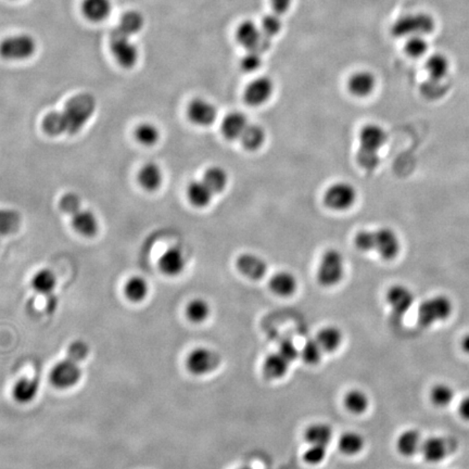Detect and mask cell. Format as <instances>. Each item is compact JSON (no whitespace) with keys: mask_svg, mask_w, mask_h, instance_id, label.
I'll list each match as a JSON object with an SVG mask.
<instances>
[{"mask_svg":"<svg viewBox=\"0 0 469 469\" xmlns=\"http://www.w3.org/2000/svg\"><path fill=\"white\" fill-rule=\"evenodd\" d=\"M74 230L84 237H94L99 230V223L96 215L90 210L80 209L72 215Z\"/></svg>","mask_w":469,"mask_h":469,"instance_id":"603a6c76","label":"cell"},{"mask_svg":"<svg viewBox=\"0 0 469 469\" xmlns=\"http://www.w3.org/2000/svg\"><path fill=\"white\" fill-rule=\"evenodd\" d=\"M236 38L246 50H257L264 53L269 48L271 38L265 36L261 31L260 24L256 22H242L236 30Z\"/></svg>","mask_w":469,"mask_h":469,"instance_id":"7c38bea8","label":"cell"},{"mask_svg":"<svg viewBox=\"0 0 469 469\" xmlns=\"http://www.w3.org/2000/svg\"><path fill=\"white\" fill-rule=\"evenodd\" d=\"M187 117L189 121L198 126H210L217 120V110L209 100L205 98H195L187 107Z\"/></svg>","mask_w":469,"mask_h":469,"instance_id":"2e32d148","label":"cell"},{"mask_svg":"<svg viewBox=\"0 0 469 469\" xmlns=\"http://www.w3.org/2000/svg\"><path fill=\"white\" fill-rule=\"evenodd\" d=\"M458 414L460 419L469 423V394L463 397L462 400L458 402Z\"/></svg>","mask_w":469,"mask_h":469,"instance_id":"db71d44e","label":"cell"},{"mask_svg":"<svg viewBox=\"0 0 469 469\" xmlns=\"http://www.w3.org/2000/svg\"><path fill=\"white\" fill-rule=\"evenodd\" d=\"M365 446V440L361 433L355 431H347L343 433L339 439L338 448L341 453L347 456L357 455L361 453Z\"/></svg>","mask_w":469,"mask_h":469,"instance_id":"d590c367","label":"cell"},{"mask_svg":"<svg viewBox=\"0 0 469 469\" xmlns=\"http://www.w3.org/2000/svg\"><path fill=\"white\" fill-rule=\"evenodd\" d=\"M211 313L210 304L203 298L191 300L186 306V316L191 323L201 324L207 320Z\"/></svg>","mask_w":469,"mask_h":469,"instance_id":"f35d334b","label":"cell"},{"mask_svg":"<svg viewBox=\"0 0 469 469\" xmlns=\"http://www.w3.org/2000/svg\"><path fill=\"white\" fill-rule=\"evenodd\" d=\"M458 448V442L448 436H431L424 439L421 454L425 462L439 464L450 458Z\"/></svg>","mask_w":469,"mask_h":469,"instance_id":"ba28073f","label":"cell"},{"mask_svg":"<svg viewBox=\"0 0 469 469\" xmlns=\"http://www.w3.org/2000/svg\"><path fill=\"white\" fill-rule=\"evenodd\" d=\"M269 289L279 297H290L297 291V277L291 271H277L269 281Z\"/></svg>","mask_w":469,"mask_h":469,"instance_id":"7402d4cb","label":"cell"},{"mask_svg":"<svg viewBox=\"0 0 469 469\" xmlns=\"http://www.w3.org/2000/svg\"><path fill=\"white\" fill-rule=\"evenodd\" d=\"M333 428L328 424L316 423L306 428L304 437L308 444L327 446L333 439Z\"/></svg>","mask_w":469,"mask_h":469,"instance_id":"e575fe53","label":"cell"},{"mask_svg":"<svg viewBox=\"0 0 469 469\" xmlns=\"http://www.w3.org/2000/svg\"><path fill=\"white\" fill-rule=\"evenodd\" d=\"M275 85L269 76H259L247 85L244 99L248 106L260 107L271 99Z\"/></svg>","mask_w":469,"mask_h":469,"instance_id":"5bb4252c","label":"cell"},{"mask_svg":"<svg viewBox=\"0 0 469 469\" xmlns=\"http://www.w3.org/2000/svg\"><path fill=\"white\" fill-rule=\"evenodd\" d=\"M327 455V446H316V444H310L306 451H304L303 460L308 465L322 464Z\"/></svg>","mask_w":469,"mask_h":469,"instance_id":"7dc6e473","label":"cell"},{"mask_svg":"<svg viewBox=\"0 0 469 469\" xmlns=\"http://www.w3.org/2000/svg\"><path fill=\"white\" fill-rule=\"evenodd\" d=\"M423 441V437L419 430L409 428L402 431L397 438V451L403 458H412L417 453H421Z\"/></svg>","mask_w":469,"mask_h":469,"instance_id":"ffe728a7","label":"cell"},{"mask_svg":"<svg viewBox=\"0 0 469 469\" xmlns=\"http://www.w3.org/2000/svg\"><path fill=\"white\" fill-rule=\"evenodd\" d=\"M262 53L257 50H247L240 60V68L247 73H252L262 67Z\"/></svg>","mask_w":469,"mask_h":469,"instance_id":"bcb514c9","label":"cell"},{"mask_svg":"<svg viewBox=\"0 0 469 469\" xmlns=\"http://www.w3.org/2000/svg\"><path fill=\"white\" fill-rule=\"evenodd\" d=\"M279 352L284 357H285V359H287L290 363L296 361V360L300 357L299 350L297 349L295 343L290 340L283 341V343H281V345H279Z\"/></svg>","mask_w":469,"mask_h":469,"instance_id":"f907efd6","label":"cell"},{"mask_svg":"<svg viewBox=\"0 0 469 469\" xmlns=\"http://www.w3.org/2000/svg\"><path fill=\"white\" fill-rule=\"evenodd\" d=\"M31 284H32L33 289L37 293L47 296L50 295L51 292L55 290V285H57V279H55L53 271H51L50 269H44L35 274Z\"/></svg>","mask_w":469,"mask_h":469,"instance_id":"8d00e7d4","label":"cell"},{"mask_svg":"<svg viewBox=\"0 0 469 469\" xmlns=\"http://www.w3.org/2000/svg\"><path fill=\"white\" fill-rule=\"evenodd\" d=\"M131 37L117 28L110 34V49L115 61L125 69H131L139 61V49L131 42Z\"/></svg>","mask_w":469,"mask_h":469,"instance_id":"9c48e42d","label":"cell"},{"mask_svg":"<svg viewBox=\"0 0 469 469\" xmlns=\"http://www.w3.org/2000/svg\"><path fill=\"white\" fill-rule=\"evenodd\" d=\"M283 26L281 16L273 11H271V14H265L261 20V31L269 38L277 36L283 30Z\"/></svg>","mask_w":469,"mask_h":469,"instance_id":"7bdbcfd3","label":"cell"},{"mask_svg":"<svg viewBox=\"0 0 469 469\" xmlns=\"http://www.w3.org/2000/svg\"><path fill=\"white\" fill-rule=\"evenodd\" d=\"M135 139L144 146H153L160 139V131L151 123H141L136 127Z\"/></svg>","mask_w":469,"mask_h":469,"instance_id":"b9f144b4","label":"cell"},{"mask_svg":"<svg viewBox=\"0 0 469 469\" xmlns=\"http://www.w3.org/2000/svg\"><path fill=\"white\" fill-rule=\"evenodd\" d=\"M144 24H145V18H144L143 14L131 10V11L123 14L117 28L129 36H133L143 30Z\"/></svg>","mask_w":469,"mask_h":469,"instance_id":"74e56055","label":"cell"},{"mask_svg":"<svg viewBox=\"0 0 469 469\" xmlns=\"http://www.w3.org/2000/svg\"><path fill=\"white\" fill-rule=\"evenodd\" d=\"M82 378V370L76 362L70 359L58 362L50 374L49 379L51 384L58 389H69L76 386Z\"/></svg>","mask_w":469,"mask_h":469,"instance_id":"4fadbf2b","label":"cell"},{"mask_svg":"<svg viewBox=\"0 0 469 469\" xmlns=\"http://www.w3.org/2000/svg\"><path fill=\"white\" fill-rule=\"evenodd\" d=\"M250 123H249L248 117L244 113L238 112V111L228 113L222 121V135L227 141H239L244 129Z\"/></svg>","mask_w":469,"mask_h":469,"instance_id":"44dd1931","label":"cell"},{"mask_svg":"<svg viewBox=\"0 0 469 469\" xmlns=\"http://www.w3.org/2000/svg\"><path fill=\"white\" fill-rule=\"evenodd\" d=\"M36 49L34 37L28 34L14 35L0 42V57L9 61L26 60L35 55Z\"/></svg>","mask_w":469,"mask_h":469,"instance_id":"52a82bcc","label":"cell"},{"mask_svg":"<svg viewBox=\"0 0 469 469\" xmlns=\"http://www.w3.org/2000/svg\"><path fill=\"white\" fill-rule=\"evenodd\" d=\"M323 349L316 339H311L304 343L300 351V357L308 365H316L322 360Z\"/></svg>","mask_w":469,"mask_h":469,"instance_id":"ee69618b","label":"cell"},{"mask_svg":"<svg viewBox=\"0 0 469 469\" xmlns=\"http://www.w3.org/2000/svg\"><path fill=\"white\" fill-rule=\"evenodd\" d=\"M186 266V258L182 249L171 247L162 254L159 260V267L166 276H178Z\"/></svg>","mask_w":469,"mask_h":469,"instance_id":"d6986e66","label":"cell"},{"mask_svg":"<svg viewBox=\"0 0 469 469\" xmlns=\"http://www.w3.org/2000/svg\"><path fill=\"white\" fill-rule=\"evenodd\" d=\"M265 139H266V134L264 129L261 125L252 123L244 129L239 141L244 149L248 151H257L264 145Z\"/></svg>","mask_w":469,"mask_h":469,"instance_id":"1f68e13d","label":"cell"},{"mask_svg":"<svg viewBox=\"0 0 469 469\" xmlns=\"http://www.w3.org/2000/svg\"><path fill=\"white\" fill-rule=\"evenodd\" d=\"M376 83L377 81L372 72L362 70V71L355 72L350 76L349 81H347V90L355 97L365 98L375 90Z\"/></svg>","mask_w":469,"mask_h":469,"instance_id":"ac0fdd59","label":"cell"},{"mask_svg":"<svg viewBox=\"0 0 469 469\" xmlns=\"http://www.w3.org/2000/svg\"><path fill=\"white\" fill-rule=\"evenodd\" d=\"M290 362L283 357L279 351L265 357L263 362V375L269 380H277L283 378L289 370Z\"/></svg>","mask_w":469,"mask_h":469,"instance_id":"cb8c5ba5","label":"cell"},{"mask_svg":"<svg viewBox=\"0 0 469 469\" xmlns=\"http://www.w3.org/2000/svg\"><path fill=\"white\" fill-rule=\"evenodd\" d=\"M460 347L464 353L469 355V333L465 334L460 339Z\"/></svg>","mask_w":469,"mask_h":469,"instance_id":"11a10c76","label":"cell"},{"mask_svg":"<svg viewBox=\"0 0 469 469\" xmlns=\"http://www.w3.org/2000/svg\"><path fill=\"white\" fill-rule=\"evenodd\" d=\"M236 265L238 271L250 281H260L267 271L266 262L254 253H242L238 257Z\"/></svg>","mask_w":469,"mask_h":469,"instance_id":"e0dca14e","label":"cell"},{"mask_svg":"<svg viewBox=\"0 0 469 469\" xmlns=\"http://www.w3.org/2000/svg\"><path fill=\"white\" fill-rule=\"evenodd\" d=\"M357 191L347 182H336L325 190L323 201L333 211H347L357 203Z\"/></svg>","mask_w":469,"mask_h":469,"instance_id":"30bf717a","label":"cell"},{"mask_svg":"<svg viewBox=\"0 0 469 469\" xmlns=\"http://www.w3.org/2000/svg\"><path fill=\"white\" fill-rule=\"evenodd\" d=\"M414 300V293L406 286L394 285L387 290V303L398 318H402L411 310Z\"/></svg>","mask_w":469,"mask_h":469,"instance_id":"9a60e30c","label":"cell"},{"mask_svg":"<svg viewBox=\"0 0 469 469\" xmlns=\"http://www.w3.org/2000/svg\"><path fill=\"white\" fill-rule=\"evenodd\" d=\"M360 148L357 150V163L366 171H374L380 163L379 151L386 144L388 136L380 125L368 123L362 127L359 134Z\"/></svg>","mask_w":469,"mask_h":469,"instance_id":"3957f363","label":"cell"},{"mask_svg":"<svg viewBox=\"0 0 469 469\" xmlns=\"http://www.w3.org/2000/svg\"><path fill=\"white\" fill-rule=\"evenodd\" d=\"M203 182L207 185L214 195L223 193L228 184V174L222 166H210L203 173Z\"/></svg>","mask_w":469,"mask_h":469,"instance_id":"d6a6232c","label":"cell"},{"mask_svg":"<svg viewBox=\"0 0 469 469\" xmlns=\"http://www.w3.org/2000/svg\"><path fill=\"white\" fill-rule=\"evenodd\" d=\"M316 341L325 352H335L340 347L343 340V331L338 327L329 326L323 327L318 333Z\"/></svg>","mask_w":469,"mask_h":469,"instance_id":"83f0119b","label":"cell"},{"mask_svg":"<svg viewBox=\"0 0 469 469\" xmlns=\"http://www.w3.org/2000/svg\"><path fill=\"white\" fill-rule=\"evenodd\" d=\"M345 269L343 253L337 249H328L320 258L316 279L322 287H335L343 281Z\"/></svg>","mask_w":469,"mask_h":469,"instance_id":"5b68a950","label":"cell"},{"mask_svg":"<svg viewBox=\"0 0 469 469\" xmlns=\"http://www.w3.org/2000/svg\"><path fill=\"white\" fill-rule=\"evenodd\" d=\"M237 469H253V468H251V467L249 466H242V467H239V468Z\"/></svg>","mask_w":469,"mask_h":469,"instance_id":"9f6ffc18","label":"cell"},{"mask_svg":"<svg viewBox=\"0 0 469 469\" xmlns=\"http://www.w3.org/2000/svg\"><path fill=\"white\" fill-rule=\"evenodd\" d=\"M88 355H90V347L85 341H74L68 347V359L76 362V363L84 361Z\"/></svg>","mask_w":469,"mask_h":469,"instance_id":"c3c4849f","label":"cell"},{"mask_svg":"<svg viewBox=\"0 0 469 469\" xmlns=\"http://www.w3.org/2000/svg\"><path fill=\"white\" fill-rule=\"evenodd\" d=\"M355 246L357 250L363 252L375 251L387 261L397 258L401 249L398 234L387 227L376 230H361L355 234Z\"/></svg>","mask_w":469,"mask_h":469,"instance_id":"7a4b0ae2","label":"cell"},{"mask_svg":"<svg viewBox=\"0 0 469 469\" xmlns=\"http://www.w3.org/2000/svg\"><path fill=\"white\" fill-rule=\"evenodd\" d=\"M455 399V390L451 384L438 382L429 390V401L437 409H444L453 402Z\"/></svg>","mask_w":469,"mask_h":469,"instance_id":"f546056e","label":"cell"},{"mask_svg":"<svg viewBox=\"0 0 469 469\" xmlns=\"http://www.w3.org/2000/svg\"><path fill=\"white\" fill-rule=\"evenodd\" d=\"M220 364L221 357L209 347H195L186 357L187 370L193 376L207 375L217 370Z\"/></svg>","mask_w":469,"mask_h":469,"instance_id":"8fae6325","label":"cell"},{"mask_svg":"<svg viewBox=\"0 0 469 469\" xmlns=\"http://www.w3.org/2000/svg\"><path fill=\"white\" fill-rule=\"evenodd\" d=\"M163 174L158 164L147 163L141 168L139 173V183L144 189L148 191H154L160 188Z\"/></svg>","mask_w":469,"mask_h":469,"instance_id":"f1b7e54d","label":"cell"},{"mask_svg":"<svg viewBox=\"0 0 469 469\" xmlns=\"http://www.w3.org/2000/svg\"><path fill=\"white\" fill-rule=\"evenodd\" d=\"M96 110V99L90 94L72 97L63 111L48 113L43 120V129L49 136L74 135L81 131Z\"/></svg>","mask_w":469,"mask_h":469,"instance_id":"6da1fadb","label":"cell"},{"mask_svg":"<svg viewBox=\"0 0 469 469\" xmlns=\"http://www.w3.org/2000/svg\"><path fill=\"white\" fill-rule=\"evenodd\" d=\"M21 215L16 210L0 209V234H11L21 225Z\"/></svg>","mask_w":469,"mask_h":469,"instance_id":"60d3db41","label":"cell"},{"mask_svg":"<svg viewBox=\"0 0 469 469\" xmlns=\"http://www.w3.org/2000/svg\"><path fill=\"white\" fill-rule=\"evenodd\" d=\"M436 21L433 16L424 12L407 14L399 18L392 26V33L398 37L426 36L433 33Z\"/></svg>","mask_w":469,"mask_h":469,"instance_id":"8992f818","label":"cell"},{"mask_svg":"<svg viewBox=\"0 0 469 469\" xmlns=\"http://www.w3.org/2000/svg\"><path fill=\"white\" fill-rule=\"evenodd\" d=\"M269 4H271V11L279 14V16H283V14L289 11L290 8L292 7V4H293V0H269Z\"/></svg>","mask_w":469,"mask_h":469,"instance_id":"816d5d0a","label":"cell"},{"mask_svg":"<svg viewBox=\"0 0 469 469\" xmlns=\"http://www.w3.org/2000/svg\"><path fill=\"white\" fill-rule=\"evenodd\" d=\"M429 48L425 36H411L407 39L404 49L406 55L412 58H421L426 55Z\"/></svg>","mask_w":469,"mask_h":469,"instance_id":"f6af8a7d","label":"cell"},{"mask_svg":"<svg viewBox=\"0 0 469 469\" xmlns=\"http://www.w3.org/2000/svg\"><path fill=\"white\" fill-rule=\"evenodd\" d=\"M125 295L131 302H141L147 297L149 287L143 277H131L125 285Z\"/></svg>","mask_w":469,"mask_h":469,"instance_id":"ab89813d","label":"cell"},{"mask_svg":"<svg viewBox=\"0 0 469 469\" xmlns=\"http://www.w3.org/2000/svg\"><path fill=\"white\" fill-rule=\"evenodd\" d=\"M82 209L81 199L76 193H70L63 195L60 200V210L69 215H73L76 211Z\"/></svg>","mask_w":469,"mask_h":469,"instance_id":"681fc988","label":"cell"},{"mask_svg":"<svg viewBox=\"0 0 469 469\" xmlns=\"http://www.w3.org/2000/svg\"><path fill=\"white\" fill-rule=\"evenodd\" d=\"M425 68L431 81L441 82L448 75L450 63L446 55L436 53L428 58Z\"/></svg>","mask_w":469,"mask_h":469,"instance_id":"836d02e7","label":"cell"},{"mask_svg":"<svg viewBox=\"0 0 469 469\" xmlns=\"http://www.w3.org/2000/svg\"><path fill=\"white\" fill-rule=\"evenodd\" d=\"M38 390V380L35 378H21L14 384L12 396L16 402L26 404V403L32 402L36 398Z\"/></svg>","mask_w":469,"mask_h":469,"instance_id":"484cf974","label":"cell"},{"mask_svg":"<svg viewBox=\"0 0 469 469\" xmlns=\"http://www.w3.org/2000/svg\"><path fill=\"white\" fill-rule=\"evenodd\" d=\"M453 314V302L444 295L433 296L421 302L417 310V324L430 328L444 323Z\"/></svg>","mask_w":469,"mask_h":469,"instance_id":"277c9868","label":"cell"},{"mask_svg":"<svg viewBox=\"0 0 469 469\" xmlns=\"http://www.w3.org/2000/svg\"><path fill=\"white\" fill-rule=\"evenodd\" d=\"M439 82H433L430 80V83L425 84L423 86V92L425 96L430 97V98H437L440 95L444 94L443 87L438 85Z\"/></svg>","mask_w":469,"mask_h":469,"instance_id":"f5cc1de1","label":"cell"},{"mask_svg":"<svg viewBox=\"0 0 469 469\" xmlns=\"http://www.w3.org/2000/svg\"><path fill=\"white\" fill-rule=\"evenodd\" d=\"M214 193L207 185L201 180H193L187 187V198L195 207H205L211 203Z\"/></svg>","mask_w":469,"mask_h":469,"instance_id":"4316f807","label":"cell"},{"mask_svg":"<svg viewBox=\"0 0 469 469\" xmlns=\"http://www.w3.org/2000/svg\"><path fill=\"white\" fill-rule=\"evenodd\" d=\"M112 9L110 0H84L82 12L92 22H102L108 18Z\"/></svg>","mask_w":469,"mask_h":469,"instance_id":"d4e9b609","label":"cell"},{"mask_svg":"<svg viewBox=\"0 0 469 469\" xmlns=\"http://www.w3.org/2000/svg\"><path fill=\"white\" fill-rule=\"evenodd\" d=\"M343 405L351 414H364L370 407V398L364 391L352 389L343 397Z\"/></svg>","mask_w":469,"mask_h":469,"instance_id":"4dcf8cb0","label":"cell"}]
</instances>
